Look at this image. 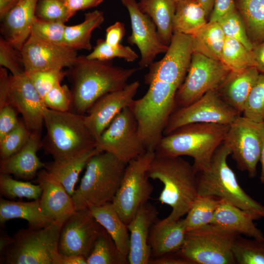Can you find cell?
Listing matches in <instances>:
<instances>
[{
	"label": "cell",
	"instance_id": "cell-1",
	"mask_svg": "<svg viewBox=\"0 0 264 264\" xmlns=\"http://www.w3.org/2000/svg\"><path fill=\"white\" fill-rule=\"evenodd\" d=\"M110 61L88 59L78 56L67 71L72 85V106L75 113L84 115L93 104L106 94L121 89L138 68L115 66Z\"/></svg>",
	"mask_w": 264,
	"mask_h": 264
},
{
	"label": "cell",
	"instance_id": "cell-2",
	"mask_svg": "<svg viewBox=\"0 0 264 264\" xmlns=\"http://www.w3.org/2000/svg\"><path fill=\"white\" fill-rule=\"evenodd\" d=\"M150 178L163 184L158 200L172 208L166 221L179 220L186 215L198 196L197 172L193 165L181 156L155 155L149 166Z\"/></svg>",
	"mask_w": 264,
	"mask_h": 264
},
{
	"label": "cell",
	"instance_id": "cell-3",
	"mask_svg": "<svg viewBox=\"0 0 264 264\" xmlns=\"http://www.w3.org/2000/svg\"><path fill=\"white\" fill-rule=\"evenodd\" d=\"M229 127V125L208 123L184 125L162 137L154 151L155 155L189 156L193 158L196 172L202 171L209 166Z\"/></svg>",
	"mask_w": 264,
	"mask_h": 264
},
{
	"label": "cell",
	"instance_id": "cell-4",
	"mask_svg": "<svg viewBox=\"0 0 264 264\" xmlns=\"http://www.w3.org/2000/svg\"><path fill=\"white\" fill-rule=\"evenodd\" d=\"M127 163L108 152H100L88 162L79 187L72 196L75 209L112 202Z\"/></svg>",
	"mask_w": 264,
	"mask_h": 264
},
{
	"label": "cell",
	"instance_id": "cell-5",
	"mask_svg": "<svg viewBox=\"0 0 264 264\" xmlns=\"http://www.w3.org/2000/svg\"><path fill=\"white\" fill-rule=\"evenodd\" d=\"M44 123L47 132L42 147L54 160L68 158L96 147V141L86 125L84 115L46 108Z\"/></svg>",
	"mask_w": 264,
	"mask_h": 264
},
{
	"label": "cell",
	"instance_id": "cell-6",
	"mask_svg": "<svg viewBox=\"0 0 264 264\" xmlns=\"http://www.w3.org/2000/svg\"><path fill=\"white\" fill-rule=\"evenodd\" d=\"M230 154V149L222 142L214 153L208 167L197 172L198 195L223 199L264 217V206L243 190L228 166L227 159Z\"/></svg>",
	"mask_w": 264,
	"mask_h": 264
},
{
	"label": "cell",
	"instance_id": "cell-7",
	"mask_svg": "<svg viewBox=\"0 0 264 264\" xmlns=\"http://www.w3.org/2000/svg\"><path fill=\"white\" fill-rule=\"evenodd\" d=\"M238 234L209 224L187 231L178 252L192 264H236L232 247Z\"/></svg>",
	"mask_w": 264,
	"mask_h": 264
},
{
	"label": "cell",
	"instance_id": "cell-8",
	"mask_svg": "<svg viewBox=\"0 0 264 264\" xmlns=\"http://www.w3.org/2000/svg\"><path fill=\"white\" fill-rule=\"evenodd\" d=\"M61 228L53 223L42 228L19 230L0 254V264H52V254L58 250Z\"/></svg>",
	"mask_w": 264,
	"mask_h": 264
},
{
	"label": "cell",
	"instance_id": "cell-9",
	"mask_svg": "<svg viewBox=\"0 0 264 264\" xmlns=\"http://www.w3.org/2000/svg\"><path fill=\"white\" fill-rule=\"evenodd\" d=\"M155 156L154 152L147 151L127 164L120 185L112 201L127 225L151 198L153 186L148 171Z\"/></svg>",
	"mask_w": 264,
	"mask_h": 264
},
{
	"label": "cell",
	"instance_id": "cell-10",
	"mask_svg": "<svg viewBox=\"0 0 264 264\" xmlns=\"http://www.w3.org/2000/svg\"><path fill=\"white\" fill-rule=\"evenodd\" d=\"M223 143L230 149L238 169L247 172L250 178L255 177L264 144V123L240 115L229 125Z\"/></svg>",
	"mask_w": 264,
	"mask_h": 264
},
{
	"label": "cell",
	"instance_id": "cell-11",
	"mask_svg": "<svg viewBox=\"0 0 264 264\" xmlns=\"http://www.w3.org/2000/svg\"><path fill=\"white\" fill-rule=\"evenodd\" d=\"M230 71L220 61L194 52L185 78L176 94L175 110L188 106L208 91L217 89Z\"/></svg>",
	"mask_w": 264,
	"mask_h": 264
},
{
	"label": "cell",
	"instance_id": "cell-12",
	"mask_svg": "<svg viewBox=\"0 0 264 264\" xmlns=\"http://www.w3.org/2000/svg\"><path fill=\"white\" fill-rule=\"evenodd\" d=\"M96 147L127 163L147 152L137 121L130 107L124 108L104 131L96 141Z\"/></svg>",
	"mask_w": 264,
	"mask_h": 264
},
{
	"label": "cell",
	"instance_id": "cell-13",
	"mask_svg": "<svg viewBox=\"0 0 264 264\" xmlns=\"http://www.w3.org/2000/svg\"><path fill=\"white\" fill-rule=\"evenodd\" d=\"M241 114L222 100L217 89L211 90L192 104L175 110L168 120L163 136L190 123L230 125Z\"/></svg>",
	"mask_w": 264,
	"mask_h": 264
},
{
	"label": "cell",
	"instance_id": "cell-14",
	"mask_svg": "<svg viewBox=\"0 0 264 264\" xmlns=\"http://www.w3.org/2000/svg\"><path fill=\"white\" fill-rule=\"evenodd\" d=\"M104 229L88 208L76 210L61 228L58 252L87 259Z\"/></svg>",
	"mask_w": 264,
	"mask_h": 264
},
{
	"label": "cell",
	"instance_id": "cell-15",
	"mask_svg": "<svg viewBox=\"0 0 264 264\" xmlns=\"http://www.w3.org/2000/svg\"><path fill=\"white\" fill-rule=\"evenodd\" d=\"M193 52L191 35L174 33L163 58L149 66V71L144 77L145 84L156 79L179 88L188 72Z\"/></svg>",
	"mask_w": 264,
	"mask_h": 264
},
{
	"label": "cell",
	"instance_id": "cell-16",
	"mask_svg": "<svg viewBox=\"0 0 264 264\" xmlns=\"http://www.w3.org/2000/svg\"><path fill=\"white\" fill-rule=\"evenodd\" d=\"M25 72L69 68L77 58V50L44 40L31 33L21 50Z\"/></svg>",
	"mask_w": 264,
	"mask_h": 264
},
{
	"label": "cell",
	"instance_id": "cell-17",
	"mask_svg": "<svg viewBox=\"0 0 264 264\" xmlns=\"http://www.w3.org/2000/svg\"><path fill=\"white\" fill-rule=\"evenodd\" d=\"M121 2L128 10L131 20L132 33L127 42L136 45L140 51L139 68L149 67L158 55L166 52L168 46L161 41L155 25L140 10L136 0H121Z\"/></svg>",
	"mask_w": 264,
	"mask_h": 264
},
{
	"label": "cell",
	"instance_id": "cell-18",
	"mask_svg": "<svg viewBox=\"0 0 264 264\" xmlns=\"http://www.w3.org/2000/svg\"><path fill=\"white\" fill-rule=\"evenodd\" d=\"M8 101L21 114L31 132H41L44 112L47 108L25 72L10 75Z\"/></svg>",
	"mask_w": 264,
	"mask_h": 264
},
{
	"label": "cell",
	"instance_id": "cell-19",
	"mask_svg": "<svg viewBox=\"0 0 264 264\" xmlns=\"http://www.w3.org/2000/svg\"><path fill=\"white\" fill-rule=\"evenodd\" d=\"M139 87L138 81L128 84L121 89L103 95L90 107L85 120L96 141L114 118L124 108L130 107Z\"/></svg>",
	"mask_w": 264,
	"mask_h": 264
},
{
	"label": "cell",
	"instance_id": "cell-20",
	"mask_svg": "<svg viewBox=\"0 0 264 264\" xmlns=\"http://www.w3.org/2000/svg\"><path fill=\"white\" fill-rule=\"evenodd\" d=\"M35 181L42 188L39 201L43 213L62 227L76 210L72 197L45 169L38 172Z\"/></svg>",
	"mask_w": 264,
	"mask_h": 264
},
{
	"label": "cell",
	"instance_id": "cell-21",
	"mask_svg": "<svg viewBox=\"0 0 264 264\" xmlns=\"http://www.w3.org/2000/svg\"><path fill=\"white\" fill-rule=\"evenodd\" d=\"M158 214L156 207L147 202L142 205L127 225L130 233L128 264H149L151 249L149 243L151 229Z\"/></svg>",
	"mask_w": 264,
	"mask_h": 264
},
{
	"label": "cell",
	"instance_id": "cell-22",
	"mask_svg": "<svg viewBox=\"0 0 264 264\" xmlns=\"http://www.w3.org/2000/svg\"><path fill=\"white\" fill-rule=\"evenodd\" d=\"M39 0H19L0 20L2 37L21 50L31 33Z\"/></svg>",
	"mask_w": 264,
	"mask_h": 264
},
{
	"label": "cell",
	"instance_id": "cell-23",
	"mask_svg": "<svg viewBox=\"0 0 264 264\" xmlns=\"http://www.w3.org/2000/svg\"><path fill=\"white\" fill-rule=\"evenodd\" d=\"M42 147L41 132H31L25 145L18 152L4 159H0V173L13 175L16 178L24 180L34 178L38 171L44 168L37 156V152Z\"/></svg>",
	"mask_w": 264,
	"mask_h": 264
},
{
	"label": "cell",
	"instance_id": "cell-24",
	"mask_svg": "<svg viewBox=\"0 0 264 264\" xmlns=\"http://www.w3.org/2000/svg\"><path fill=\"white\" fill-rule=\"evenodd\" d=\"M261 218L260 216L242 210L226 200L220 199L210 224L238 235L261 239L264 238V235L253 222Z\"/></svg>",
	"mask_w": 264,
	"mask_h": 264
},
{
	"label": "cell",
	"instance_id": "cell-25",
	"mask_svg": "<svg viewBox=\"0 0 264 264\" xmlns=\"http://www.w3.org/2000/svg\"><path fill=\"white\" fill-rule=\"evenodd\" d=\"M186 233L185 219L172 221L162 220L154 223L149 238L151 258L179 251L184 242Z\"/></svg>",
	"mask_w": 264,
	"mask_h": 264
},
{
	"label": "cell",
	"instance_id": "cell-26",
	"mask_svg": "<svg viewBox=\"0 0 264 264\" xmlns=\"http://www.w3.org/2000/svg\"><path fill=\"white\" fill-rule=\"evenodd\" d=\"M259 74L254 66L231 71L217 90L225 103L242 113L246 99Z\"/></svg>",
	"mask_w": 264,
	"mask_h": 264
},
{
	"label": "cell",
	"instance_id": "cell-27",
	"mask_svg": "<svg viewBox=\"0 0 264 264\" xmlns=\"http://www.w3.org/2000/svg\"><path fill=\"white\" fill-rule=\"evenodd\" d=\"M100 152H102L95 147L68 158L45 163L44 168L72 197L80 174L89 159Z\"/></svg>",
	"mask_w": 264,
	"mask_h": 264
},
{
	"label": "cell",
	"instance_id": "cell-28",
	"mask_svg": "<svg viewBox=\"0 0 264 264\" xmlns=\"http://www.w3.org/2000/svg\"><path fill=\"white\" fill-rule=\"evenodd\" d=\"M92 216L110 234L117 247L128 258L130 233L112 202L88 208Z\"/></svg>",
	"mask_w": 264,
	"mask_h": 264
},
{
	"label": "cell",
	"instance_id": "cell-29",
	"mask_svg": "<svg viewBox=\"0 0 264 264\" xmlns=\"http://www.w3.org/2000/svg\"><path fill=\"white\" fill-rule=\"evenodd\" d=\"M16 219H23L28 222V227L39 229L55 223L42 212L39 198L29 202L15 201L0 198V223Z\"/></svg>",
	"mask_w": 264,
	"mask_h": 264
},
{
	"label": "cell",
	"instance_id": "cell-30",
	"mask_svg": "<svg viewBox=\"0 0 264 264\" xmlns=\"http://www.w3.org/2000/svg\"><path fill=\"white\" fill-rule=\"evenodd\" d=\"M137 3L140 10L155 25L161 41L168 46L174 34L176 2L173 0H139Z\"/></svg>",
	"mask_w": 264,
	"mask_h": 264
},
{
	"label": "cell",
	"instance_id": "cell-31",
	"mask_svg": "<svg viewBox=\"0 0 264 264\" xmlns=\"http://www.w3.org/2000/svg\"><path fill=\"white\" fill-rule=\"evenodd\" d=\"M105 20L104 14L96 10L85 14L84 20L78 24L66 26L65 45L78 50H90V39L92 31L100 27Z\"/></svg>",
	"mask_w": 264,
	"mask_h": 264
},
{
	"label": "cell",
	"instance_id": "cell-32",
	"mask_svg": "<svg viewBox=\"0 0 264 264\" xmlns=\"http://www.w3.org/2000/svg\"><path fill=\"white\" fill-rule=\"evenodd\" d=\"M191 35L194 52L220 61L225 37L218 22L209 21Z\"/></svg>",
	"mask_w": 264,
	"mask_h": 264
},
{
	"label": "cell",
	"instance_id": "cell-33",
	"mask_svg": "<svg viewBox=\"0 0 264 264\" xmlns=\"http://www.w3.org/2000/svg\"><path fill=\"white\" fill-rule=\"evenodd\" d=\"M206 12L198 0L176 2L173 31L192 35L206 24Z\"/></svg>",
	"mask_w": 264,
	"mask_h": 264
},
{
	"label": "cell",
	"instance_id": "cell-34",
	"mask_svg": "<svg viewBox=\"0 0 264 264\" xmlns=\"http://www.w3.org/2000/svg\"><path fill=\"white\" fill-rule=\"evenodd\" d=\"M253 46L264 42V0H235Z\"/></svg>",
	"mask_w": 264,
	"mask_h": 264
},
{
	"label": "cell",
	"instance_id": "cell-35",
	"mask_svg": "<svg viewBox=\"0 0 264 264\" xmlns=\"http://www.w3.org/2000/svg\"><path fill=\"white\" fill-rule=\"evenodd\" d=\"M87 264H126L128 258L120 252L104 229L97 239L86 259Z\"/></svg>",
	"mask_w": 264,
	"mask_h": 264
},
{
	"label": "cell",
	"instance_id": "cell-36",
	"mask_svg": "<svg viewBox=\"0 0 264 264\" xmlns=\"http://www.w3.org/2000/svg\"><path fill=\"white\" fill-rule=\"evenodd\" d=\"M220 198L198 195L185 218L187 232L211 223Z\"/></svg>",
	"mask_w": 264,
	"mask_h": 264
},
{
	"label": "cell",
	"instance_id": "cell-37",
	"mask_svg": "<svg viewBox=\"0 0 264 264\" xmlns=\"http://www.w3.org/2000/svg\"><path fill=\"white\" fill-rule=\"evenodd\" d=\"M220 62L231 71H239L254 66L251 51L241 43L225 37Z\"/></svg>",
	"mask_w": 264,
	"mask_h": 264
},
{
	"label": "cell",
	"instance_id": "cell-38",
	"mask_svg": "<svg viewBox=\"0 0 264 264\" xmlns=\"http://www.w3.org/2000/svg\"><path fill=\"white\" fill-rule=\"evenodd\" d=\"M232 252L236 264H264V238L248 239L238 235Z\"/></svg>",
	"mask_w": 264,
	"mask_h": 264
},
{
	"label": "cell",
	"instance_id": "cell-39",
	"mask_svg": "<svg viewBox=\"0 0 264 264\" xmlns=\"http://www.w3.org/2000/svg\"><path fill=\"white\" fill-rule=\"evenodd\" d=\"M0 194L8 199L23 198L28 199H39L42 188L37 184L15 179L9 174H0Z\"/></svg>",
	"mask_w": 264,
	"mask_h": 264
},
{
	"label": "cell",
	"instance_id": "cell-40",
	"mask_svg": "<svg viewBox=\"0 0 264 264\" xmlns=\"http://www.w3.org/2000/svg\"><path fill=\"white\" fill-rule=\"evenodd\" d=\"M88 59L100 61H110L115 58L132 62L138 58L137 54L130 46L119 44L112 45L105 40L99 39L91 52L86 56Z\"/></svg>",
	"mask_w": 264,
	"mask_h": 264
},
{
	"label": "cell",
	"instance_id": "cell-41",
	"mask_svg": "<svg viewBox=\"0 0 264 264\" xmlns=\"http://www.w3.org/2000/svg\"><path fill=\"white\" fill-rule=\"evenodd\" d=\"M242 113L255 122H264V74L260 73L246 99Z\"/></svg>",
	"mask_w": 264,
	"mask_h": 264
},
{
	"label": "cell",
	"instance_id": "cell-42",
	"mask_svg": "<svg viewBox=\"0 0 264 264\" xmlns=\"http://www.w3.org/2000/svg\"><path fill=\"white\" fill-rule=\"evenodd\" d=\"M225 37L235 39L251 51L253 45L249 40L243 20L235 8L218 21Z\"/></svg>",
	"mask_w": 264,
	"mask_h": 264
},
{
	"label": "cell",
	"instance_id": "cell-43",
	"mask_svg": "<svg viewBox=\"0 0 264 264\" xmlns=\"http://www.w3.org/2000/svg\"><path fill=\"white\" fill-rule=\"evenodd\" d=\"M31 132L23 121L0 139V159H6L20 150L28 141Z\"/></svg>",
	"mask_w": 264,
	"mask_h": 264
},
{
	"label": "cell",
	"instance_id": "cell-44",
	"mask_svg": "<svg viewBox=\"0 0 264 264\" xmlns=\"http://www.w3.org/2000/svg\"><path fill=\"white\" fill-rule=\"evenodd\" d=\"M73 16L64 0H39L37 3L36 17L40 20L65 23Z\"/></svg>",
	"mask_w": 264,
	"mask_h": 264
},
{
	"label": "cell",
	"instance_id": "cell-45",
	"mask_svg": "<svg viewBox=\"0 0 264 264\" xmlns=\"http://www.w3.org/2000/svg\"><path fill=\"white\" fill-rule=\"evenodd\" d=\"M0 65L9 70L13 76H18L25 72L21 50L2 36L0 38Z\"/></svg>",
	"mask_w": 264,
	"mask_h": 264
},
{
	"label": "cell",
	"instance_id": "cell-46",
	"mask_svg": "<svg viewBox=\"0 0 264 264\" xmlns=\"http://www.w3.org/2000/svg\"><path fill=\"white\" fill-rule=\"evenodd\" d=\"M65 23L48 22L36 18L31 33L46 41L60 45H65Z\"/></svg>",
	"mask_w": 264,
	"mask_h": 264
},
{
	"label": "cell",
	"instance_id": "cell-47",
	"mask_svg": "<svg viewBox=\"0 0 264 264\" xmlns=\"http://www.w3.org/2000/svg\"><path fill=\"white\" fill-rule=\"evenodd\" d=\"M25 73L43 99L49 90L57 84L61 83L67 75V71L63 69Z\"/></svg>",
	"mask_w": 264,
	"mask_h": 264
},
{
	"label": "cell",
	"instance_id": "cell-48",
	"mask_svg": "<svg viewBox=\"0 0 264 264\" xmlns=\"http://www.w3.org/2000/svg\"><path fill=\"white\" fill-rule=\"evenodd\" d=\"M43 101L46 107L50 110L68 111L72 106V92L66 85L59 83L45 95Z\"/></svg>",
	"mask_w": 264,
	"mask_h": 264
},
{
	"label": "cell",
	"instance_id": "cell-49",
	"mask_svg": "<svg viewBox=\"0 0 264 264\" xmlns=\"http://www.w3.org/2000/svg\"><path fill=\"white\" fill-rule=\"evenodd\" d=\"M16 110L10 104L0 108V139L19 124Z\"/></svg>",
	"mask_w": 264,
	"mask_h": 264
},
{
	"label": "cell",
	"instance_id": "cell-50",
	"mask_svg": "<svg viewBox=\"0 0 264 264\" xmlns=\"http://www.w3.org/2000/svg\"><path fill=\"white\" fill-rule=\"evenodd\" d=\"M235 8V0H215L209 21L218 22Z\"/></svg>",
	"mask_w": 264,
	"mask_h": 264
},
{
	"label": "cell",
	"instance_id": "cell-51",
	"mask_svg": "<svg viewBox=\"0 0 264 264\" xmlns=\"http://www.w3.org/2000/svg\"><path fill=\"white\" fill-rule=\"evenodd\" d=\"M125 32L124 23L120 22H115L106 29L105 40L110 45H118L120 44Z\"/></svg>",
	"mask_w": 264,
	"mask_h": 264
},
{
	"label": "cell",
	"instance_id": "cell-52",
	"mask_svg": "<svg viewBox=\"0 0 264 264\" xmlns=\"http://www.w3.org/2000/svg\"><path fill=\"white\" fill-rule=\"evenodd\" d=\"M70 11L74 15L76 12L97 6L104 0H64Z\"/></svg>",
	"mask_w": 264,
	"mask_h": 264
},
{
	"label": "cell",
	"instance_id": "cell-53",
	"mask_svg": "<svg viewBox=\"0 0 264 264\" xmlns=\"http://www.w3.org/2000/svg\"><path fill=\"white\" fill-rule=\"evenodd\" d=\"M173 254L172 253L158 257L151 258L149 264H192L189 261L182 257L178 251L176 254Z\"/></svg>",
	"mask_w": 264,
	"mask_h": 264
},
{
	"label": "cell",
	"instance_id": "cell-54",
	"mask_svg": "<svg viewBox=\"0 0 264 264\" xmlns=\"http://www.w3.org/2000/svg\"><path fill=\"white\" fill-rule=\"evenodd\" d=\"M10 75L7 69L0 67V108L9 104L8 89Z\"/></svg>",
	"mask_w": 264,
	"mask_h": 264
},
{
	"label": "cell",
	"instance_id": "cell-55",
	"mask_svg": "<svg viewBox=\"0 0 264 264\" xmlns=\"http://www.w3.org/2000/svg\"><path fill=\"white\" fill-rule=\"evenodd\" d=\"M52 259V264H87L86 259L83 256L64 255L58 250L53 252Z\"/></svg>",
	"mask_w": 264,
	"mask_h": 264
},
{
	"label": "cell",
	"instance_id": "cell-56",
	"mask_svg": "<svg viewBox=\"0 0 264 264\" xmlns=\"http://www.w3.org/2000/svg\"><path fill=\"white\" fill-rule=\"evenodd\" d=\"M251 52L254 66L260 73L264 74V42L254 45Z\"/></svg>",
	"mask_w": 264,
	"mask_h": 264
},
{
	"label": "cell",
	"instance_id": "cell-57",
	"mask_svg": "<svg viewBox=\"0 0 264 264\" xmlns=\"http://www.w3.org/2000/svg\"><path fill=\"white\" fill-rule=\"evenodd\" d=\"M19 0H0V19H2L18 2Z\"/></svg>",
	"mask_w": 264,
	"mask_h": 264
},
{
	"label": "cell",
	"instance_id": "cell-58",
	"mask_svg": "<svg viewBox=\"0 0 264 264\" xmlns=\"http://www.w3.org/2000/svg\"><path fill=\"white\" fill-rule=\"evenodd\" d=\"M13 238L8 234L2 233L0 238V254H1L6 248L12 243Z\"/></svg>",
	"mask_w": 264,
	"mask_h": 264
},
{
	"label": "cell",
	"instance_id": "cell-59",
	"mask_svg": "<svg viewBox=\"0 0 264 264\" xmlns=\"http://www.w3.org/2000/svg\"><path fill=\"white\" fill-rule=\"evenodd\" d=\"M205 10L207 17L210 16L213 8L215 0H198Z\"/></svg>",
	"mask_w": 264,
	"mask_h": 264
},
{
	"label": "cell",
	"instance_id": "cell-60",
	"mask_svg": "<svg viewBox=\"0 0 264 264\" xmlns=\"http://www.w3.org/2000/svg\"><path fill=\"white\" fill-rule=\"evenodd\" d=\"M260 161L261 164V172L260 179L261 183L264 184V144L261 152Z\"/></svg>",
	"mask_w": 264,
	"mask_h": 264
},
{
	"label": "cell",
	"instance_id": "cell-61",
	"mask_svg": "<svg viewBox=\"0 0 264 264\" xmlns=\"http://www.w3.org/2000/svg\"><path fill=\"white\" fill-rule=\"evenodd\" d=\"M174 1H175V2H178V1H182V0H173Z\"/></svg>",
	"mask_w": 264,
	"mask_h": 264
},
{
	"label": "cell",
	"instance_id": "cell-62",
	"mask_svg": "<svg viewBox=\"0 0 264 264\" xmlns=\"http://www.w3.org/2000/svg\"><path fill=\"white\" fill-rule=\"evenodd\" d=\"M263 123H264V122Z\"/></svg>",
	"mask_w": 264,
	"mask_h": 264
}]
</instances>
